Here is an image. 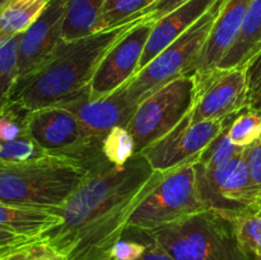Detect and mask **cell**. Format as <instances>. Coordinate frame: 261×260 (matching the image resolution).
I'll return each instance as SVG.
<instances>
[{"label":"cell","instance_id":"cell-1","mask_svg":"<svg viewBox=\"0 0 261 260\" xmlns=\"http://www.w3.org/2000/svg\"><path fill=\"white\" fill-rule=\"evenodd\" d=\"M137 153L124 167L89 172L60 211V221L40 236L64 260H111L129 219L162 177Z\"/></svg>","mask_w":261,"mask_h":260},{"label":"cell","instance_id":"cell-2","mask_svg":"<svg viewBox=\"0 0 261 260\" xmlns=\"http://www.w3.org/2000/svg\"><path fill=\"white\" fill-rule=\"evenodd\" d=\"M138 13L121 24L59 46L55 55L38 70L17 82L8 101L32 112L65 103L88 91L98 64L107 51L135 24Z\"/></svg>","mask_w":261,"mask_h":260},{"label":"cell","instance_id":"cell-3","mask_svg":"<svg viewBox=\"0 0 261 260\" xmlns=\"http://www.w3.org/2000/svg\"><path fill=\"white\" fill-rule=\"evenodd\" d=\"M89 171L68 157L47 154L27 162H0V203L60 213Z\"/></svg>","mask_w":261,"mask_h":260},{"label":"cell","instance_id":"cell-4","mask_svg":"<svg viewBox=\"0 0 261 260\" xmlns=\"http://www.w3.org/2000/svg\"><path fill=\"white\" fill-rule=\"evenodd\" d=\"M173 260H245L231 222L203 211L145 232Z\"/></svg>","mask_w":261,"mask_h":260},{"label":"cell","instance_id":"cell-5","mask_svg":"<svg viewBox=\"0 0 261 260\" xmlns=\"http://www.w3.org/2000/svg\"><path fill=\"white\" fill-rule=\"evenodd\" d=\"M223 3L224 0H217L198 22L135 74L126 87L127 99L133 105L138 106L140 101L165 84L195 71Z\"/></svg>","mask_w":261,"mask_h":260},{"label":"cell","instance_id":"cell-6","mask_svg":"<svg viewBox=\"0 0 261 260\" xmlns=\"http://www.w3.org/2000/svg\"><path fill=\"white\" fill-rule=\"evenodd\" d=\"M203 211L206 209L199 196L195 162L185 163L162 173L132 214L127 229L150 232Z\"/></svg>","mask_w":261,"mask_h":260},{"label":"cell","instance_id":"cell-7","mask_svg":"<svg viewBox=\"0 0 261 260\" xmlns=\"http://www.w3.org/2000/svg\"><path fill=\"white\" fill-rule=\"evenodd\" d=\"M27 132L48 154L75 160L89 172L111 165L102 153V143L92 140L76 117L64 107L50 106L30 112Z\"/></svg>","mask_w":261,"mask_h":260},{"label":"cell","instance_id":"cell-8","mask_svg":"<svg viewBox=\"0 0 261 260\" xmlns=\"http://www.w3.org/2000/svg\"><path fill=\"white\" fill-rule=\"evenodd\" d=\"M196 96L194 73L175 79L138 103L127 130L137 153L170 133L193 109Z\"/></svg>","mask_w":261,"mask_h":260},{"label":"cell","instance_id":"cell-9","mask_svg":"<svg viewBox=\"0 0 261 260\" xmlns=\"http://www.w3.org/2000/svg\"><path fill=\"white\" fill-rule=\"evenodd\" d=\"M196 185L206 211H213L224 218L259 208L260 190L255 186L245 158V150L224 165L204 170L196 165Z\"/></svg>","mask_w":261,"mask_h":260},{"label":"cell","instance_id":"cell-10","mask_svg":"<svg viewBox=\"0 0 261 260\" xmlns=\"http://www.w3.org/2000/svg\"><path fill=\"white\" fill-rule=\"evenodd\" d=\"M196 96L191 109V121L222 120L228 121L247 109L249 86L246 66L216 68L195 74Z\"/></svg>","mask_w":261,"mask_h":260},{"label":"cell","instance_id":"cell-11","mask_svg":"<svg viewBox=\"0 0 261 260\" xmlns=\"http://www.w3.org/2000/svg\"><path fill=\"white\" fill-rule=\"evenodd\" d=\"M228 121H191V110L170 133L140 152L153 170L165 171L196 162L201 152L228 126Z\"/></svg>","mask_w":261,"mask_h":260},{"label":"cell","instance_id":"cell-12","mask_svg":"<svg viewBox=\"0 0 261 260\" xmlns=\"http://www.w3.org/2000/svg\"><path fill=\"white\" fill-rule=\"evenodd\" d=\"M153 24L144 17L107 51L89 84V98H103L134 78Z\"/></svg>","mask_w":261,"mask_h":260},{"label":"cell","instance_id":"cell-13","mask_svg":"<svg viewBox=\"0 0 261 260\" xmlns=\"http://www.w3.org/2000/svg\"><path fill=\"white\" fill-rule=\"evenodd\" d=\"M68 0H50L37 19L20 33L18 45V81L45 65L63 42L61 25Z\"/></svg>","mask_w":261,"mask_h":260},{"label":"cell","instance_id":"cell-14","mask_svg":"<svg viewBox=\"0 0 261 260\" xmlns=\"http://www.w3.org/2000/svg\"><path fill=\"white\" fill-rule=\"evenodd\" d=\"M127 84L98 99L89 98L88 89L75 98L56 106L70 111L76 117L84 133L94 142L102 143L103 138L114 127L122 126L127 129L129 126L137 106L127 99Z\"/></svg>","mask_w":261,"mask_h":260},{"label":"cell","instance_id":"cell-15","mask_svg":"<svg viewBox=\"0 0 261 260\" xmlns=\"http://www.w3.org/2000/svg\"><path fill=\"white\" fill-rule=\"evenodd\" d=\"M251 3L252 0H224L194 73H208L218 66L240 35Z\"/></svg>","mask_w":261,"mask_h":260},{"label":"cell","instance_id":"cell-16","mask_svg":"<svg viewBox=\"0 0 261 260\" xmlns=\"http://www.w3.org/2000/svg\"><path fill=\"white\" fill-rule=\"evenodd\" d=\"M217 0H189L161 19L155 20L138 65V71L148 65L161 51L177 40L194 23L198 22Z\"/></svg>","mask_w":261,"mask_h":260},{"label":"cell","instance_id":"cell-17","mask_svg":"<svg viewBox=\"0 0 261 260\" xmlns=\"http://www.w3.org/2000/svg\"><path fill=\"white\" fill-rule=\"evenodd\" d=\"M261 47V0H252L240 35L217 68L246 66Z\"/></svg>","mask_w":261,"mask_h":260},{"label":"cell","instance_id":"cell-18","mask_svg":"<svg viewBox=\"0 0 261 260\" xmlns=\"http://www.w3.org/2000/svg\"><path fill=\"white\" fill-rule=\"evenodd\" d=\"M60 221L51 211L0 203V227L28 237H40Z\"/></svg>","mask_w":261,"mask_h":260},{"label":"cell","instance_id":"cell-19","mask_svg":"<svg viewBox=\"0 0 261 260\" xmlns=\"http://www.w3.org/2000/svg\"><path fill=\"white\" fill-rule=\"evenodd\" d=\"M105 0H68L61 37L65 42L84 38L96 33L101 8Z\"/></svg>","mask_w":261,"mask_h":260},{"label":"cell","instance_id":"cell-20","mask_svg":"<svg viewBox=\"0 0 261 260\" xmlns=\"http://www.w3.org/2000/svg\"><path fill=\"white\" fill-rule=\"evenodd\" d=\"M245 260H261V208H252L228 219Z\"/></svg>","mask_w":261,"mask_h":260},{"label":"cell","instance_id":"cell-21","mask_svg":"<svg viewBox=\"0 0 261 260\" xmlns=\"http://www.w3.org/2000/svg\"><path fill=\"white\" fill-rule=\"evenodd\" d=\"M50 0H18L0 10V38L22 33L37 19Z\"/></svg>","mask_w":261,"mask_h":260},{"label":"cell","instance_id":"cell-22","mask_svg":"<svg viewBox=\"0 0 261 260\" xmlns=\"http://www.w3.org/2000/svg\"><path fill=\"white\" fill-rule=\"evenodd\" d=\"M20 33L0 38V106L9 99L18 81V45Z\"/></svg>","mask_w":261,"mask_h":260},{"label":"cell","instance_id":"cell-23","mask_svg":"<svg viewBox=\"0 0 261 260\" xmlns=\"http://www.w3.org/2000/svg\"><path fill=\"white\" fill-rule=\"evenodd\" d=\"M102 153L111 165L124 167L135 154L137 147L132 133L126 127H114L102 140Z\"/></svg>","mask_w":261,"mask_h":260},{"label":"cell","instance_id":"cell-24","mask_svg":"<svg viewBox=\"0 0 261 260\" xmlns=\"http://www.w3.org/2000/svg\"><path fill=\"white\" fill-rule=\"evenodd\" d=\"M148 7L149 0H105L96 25V32L121 24Z\"/></svg>","mask_w":261,"mask_h":260},{"label":"cell","instance_id":"cell-25","mask_svg":"<svg viewBox=\"0 0 261 260\" xmlns=\"http://www.w3.org/2000/svg\"><path fill=\"white\" fill-rule=\"evenodd\" d=\"M229 140L239 147H249L260 139L261 137V115L246 109L227 126Z\"/></svg>","mask_w":261,"mask_h":260},{"label":"cell","instance_id":"cell-26","mask_svg":"<svg viewBox=\"0 0 261 260\" xmlns=\"http://www.w3.org/2000/svg\"><path fill=\"white\" fill-rule=\"evenodd\" d=\"M246 147H239L229 140L227 134V127L201 152L200 157L196 161V165L204 170L219 167L232 158L241 154Z\"/></svg>","mask_w":261,"mask_h":260},{"label":"cell","instance_id":"cell-27","mask_svg":"<svg viewBox=\"0 0 261 260\" xmlns=\"http://www.w3.org/2000/svg\"><path fill=\"white\" fill-rule=\"evenodd\" d=\"M47 154L30 134L8 142H0V162H27Z\"/></svg>","mask_w":261,"mask_h":260},{"label":"cell","instance_id":"cell-28","mask_svg":"<svg viewBox=\"0 0 261 260\" xmlns=\"http://www.w3.org/2000/svg\"><path fill=\"white\" fill-rule=\"evenodd\" d=\"M30 112L14 102L7 101L0 106V142L17 139L28 134L27 120Z\"/></svg>","mask_w":261,"mask_h":260},{"label":"cell","instance_id":"cell-29","mask_svg":"<svg viewBox=\"0 0 261 260\" xmlns=\"http://www.w3.org/2000/svg\"><path fill=\"white\" fill-rule=\"evenodd\" d=\"M5 260H64L58 252L51 249L38 237L35 241L13 250L5 255Z\"/></svg>","mask_w":261,"mask_h":260},{"label":"cell","instance_id":"cell-30","mask_svg":"<svg viewBox=\"0 0 261 260\" xmlns=\"http://www.w3.org/2000/svg\"><path fill=\"white\" fill-rule=\"evenodd\" d=\"M147 244H142L132 240L120 239L110 252L111 260H139L144 254Z\"/></svg>","mask_w":261,"mask_h":260},{"label":"cell","instance_id":"cell-31","mask_svg":"<svg viewBox=\"0 0 261 260\" xmlns=\"http://www.w3.org/2000/svg\"><path fill=\"white\" fill-rule=\"evenodd\" d=\"M36 239L38 237H28L4 228V227H0V256L18 249V247L24 246V245L35 241Z\"/></svg>","mask_w":261,"mask_h":260},{"label":"cell","instance_id":"cell-32","mask_svg":"<svg viewBox=\"0 0 261 260\" xmlns=\"http://www.w3.org/2000/svg\"><path fill=\"white\" fill-rule=\"evenodd\" d=\"M245 158L252 181L261 194V143L259 140L245 148Z\"/></svg>","mask_w":261,"mask_h":260},{"label":"cell","instance_id":"cell-33","mask_svg":"<svg viewBox=\"0 0 261 260\" xmlns=\"http://www.w3.org/2000/svg\"><path fill=\"white\" fill-rule=\"evenodd\" d=\"M186 2H189V0H158V2H155L153 5L145 8V9L143 10V12H140L139 14L142 15V17H145L147 19L155 22V20L161 19L163 15L168 14V13H171L172 10H175L176 8L185 4Z\"/></svg>","mask_w":261,"mask_h":260},{"label":"cell","instance_id":"cell-34","mask_svg":"<svg viewBox=\"0 0 261 260\" xmlns=\"http://www.w3.org/2000/svg\"><path fill=\"white\" fill-rule=\"evenodd\" d=\"M249 98L261 91V51L246 64Z\"/></svg>","mask_w":261,"mask_h":260},{"label":"cell","instance_id":"cell-35","mask_svg":"<svg viewBox=\"0 0 261 260\" xmlns=\"http://www.w3.org/2000/svg\"><path fill=\"white\" fill-rule=\"evenodd\" d=\"M148 236V235H147ZM139 260H173L160 245L155 244L153 240L149 239L148 236V242L147 247H145L144 254L140 256Z\"/></svg>","mask_w":261,"mask_h":260},{"label":"cell","instance_id":"cell-36","mask_svg":"<svg viewBox=\"0 0 261 260\" xmlns=\"http://www.w3.org/2000/svg\"><path fill=\"white\" fill-rule=\"evenodd\" d=\"M247 109L261 115V91L259 92V93H256V94H254L252 97H250L249 103H247Z\"/></svg>","mask_w":261,"mask_h":260},{"label":"cell","instance_id":"cell-37","mask_svg":"<svg viewBox=\"0 0 261 260\" xmlns=\"http://www.w3.org/2000/svg\"><path fill=\"white\" fill-rule=\"evenodd\" d=\"M9 4H10V0H0V10L7 8Z\"/></svg>","mask_w":261,"mask_h":260},{"label":"cell","instance_id":"cell-38","mask_svg":"<svg viewBox=\"0 0 261 260\" xmlns=\"http://www.w3.org/2000/svg\"><path fill=\"white\" fill-rule=\"evenodd\" d=\"M257 206H259V208H261V194H260V196H259V200H257Z\"/></svg>","mask_w":261,"mask_h":260},{"label":"cell","instance_id":"cell-39","mask_svg":"<svg viewBox=\"0 0 261 260\" xmlns=\"http://www.w3.org/2000/svg\"><path fill=\"white\" fill-rule=\"evenodd\" d=\"M155 2H158V0H149V7H150V5H153V4H154Z\"/></svg>","mask_w":261,"mask_h":260},{"label":"cell","instance_id":"cell-40","mask_svg":"<svg viewBox=\"0 0 261 260\" xmlns=\"http://www.w3.org/2000/svg\"><path fill=\"white\" fill-rule=\"evenodd\" d=\"M15 2H18V0H10V4H13V3H15Z\"/></svg>","mask_w":261,"mask_h":260},{"label":"cell","instance_id":"cell-41","mask_svg":"<svg viewBox=\"0 0 261 260\" xmlns=\"http://www.w3.org/2000/svg\"><path fill=\"white\" fill-rule=\"evenodd\" d=\"M5 255H7V254H5ZM5 255H3V256H0V260H4V256H5Z\"/></svg>","mask_w":261,"mask_h":260},{"label":"cell","instance_id":"cell-42","mask_svg":"<svg viewBox=\"0 0 261 260\" xmlns=\"http://www.w3.org/2000/svg\"><path fill=\"white\" fill-rule=\"evenodd\" d=\"M259 142H260V143H261V137H260V139H259Z\"/></svg>","mask_w":261,"mask_h":260},{"label":"cell","instance_id":"cell-43","mask_svg":"<svg viewBox=\"0 0 261 260\" xmlns=\"http://www.w3.org/2000/svg\"><path fill=\"white\" fill-rule=\"evenodd\" d=\"M260 51H261V47H260ZM260 51H259V53H260Z\"/></svg>","mask_w":261,"mask_h":260},{"label":"cell","instance_id":"cell-44","mask_svg":"<svg viewBox=\"0 0 261 260\" xmlns=\"http://www.w3.org/2000/svg\"><path fill=\"white\" fill-rule=\"evenodd\" d=\"M4 260H5V256H4Z\"/></svg>","mask_w":261,"mask_h":260}]
</instances>
